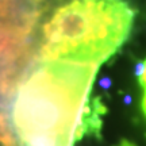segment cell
Segmentation results:
<instances>
[{
	"mask_svg": "<svg viewBox=\"0 0 146 146\" xmlns=\"http://www.w3.org/2000/svg\"><path fill=\"white\" fill-rule=\"evenodd\" d=\"M98 68L41 62L27 73L12 104L21 146H72Z\"/></svg>",
	"mask_w": 146,
	"mask_h": 146,
	"instance_id": "obj_1",
	"label": "cell"
},
{
	"mask_svg": "<svg viewBox=\"0 0 146 146\" xmlns=\"http://www.w3.org/2000/svg\"><path fill=\"white\" fill-rule=\"evenodd\" d=\"M134 18L127 0H52L36 33V58L99 66L125 43Z\"/></svg>",
	"mask_w": 146,
	"mask_h": 146,
	"instance_id": "obj_2",
	"label": "cell"
},
{
	"mask_svg": "<svg viewBox=\"0 0 146 146\" xmlns=\"http://www.w3.org/2000/svg\"><path fill=\"white\" fill-rule=\"evenodd\" d=\"M0 146H18L15 129L4 111H0Z\"/></svg>",
	"mask_w": 146,
	"mask_h": 146,
	"instance_id": "obj_3",
	"label": "cell"
},
{
	"mask_svg": "<svg viewBox=\"0 0 146 146\" xmlns=\"http://www.w3.org/2000/svg\"><path fill=\"white\" fill-rule=\"evenodd\" d=\"M139 83L142 87V110L146 116V61L142 64L139 69Z\"/></svg>",
	"mask_w": 146,
	"mask_h": 146,
	"instance_id": "obj_4",
	"label": "cell"
},
{
	"mask_svg": "<svg viewBox=\"0 0 146 146\" xmlns=\"http://www.w3.org/2000/svg\"><path fill=\"white\" fill-rule=\"evenodd\" d=\"M118 146H135V145H134V143H131L130 141H122Z\"/></svg>",
	"mask_w": 146,
	"mask_h": 146,
	"instance_id": "obj_5",
	"label": "cell"
}]
</instances>
